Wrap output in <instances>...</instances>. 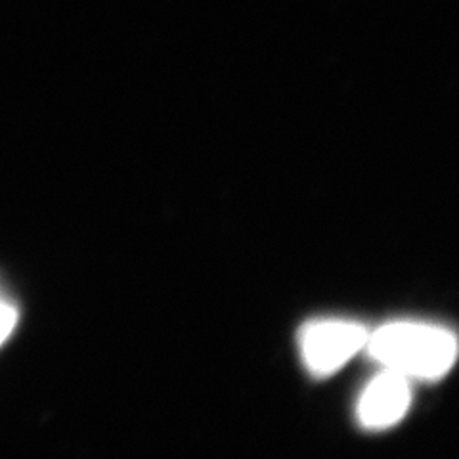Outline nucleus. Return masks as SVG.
<instances>
[{"instance_id": "4", "label": "nucleus", "mask_w": 459, "mask_h": 459, "mask_svg": "<svg viewBox=\"0 0 459 459\" xmlns=\"http://www.w3.org/2000/svg\"><path fill=\"white\" fill-rule=\"evenodd\" d=\"M18 325V310L10 300H6L0 295V347L6 342V339L12 335L13 329Z\"/></svg>"}, {"instance_id": "3", "label": "nucleus", "mask_w": 459, "mask_h": 459, "mask_svg": "<svg viewBox=\"0 0 459 459\" xmlns=\"http://www.w3.org/2000/svg\"><path fill=\"white\" fill-rule=\"evenodd\" d=\"M411 381L400 373L383 369L373 377L358 400L356 415L364 429L383 430L404 420L411 404Z\"/></svg>"}, {"instance_id": "1", "label": "nucleus", "mask_w": 459, "mask_h": 459, "mask_svg": "<svg viewBox=\"0 0 459 459\" xmlns=\"http://www.w3.org/2000/svg\"><path fill=\"white\" fill-rule=\"evenodd\" d=\"M368 354L406 379L435 381L446 376L457 358V339L438 325L394 322L368 335Z\"/></svg>"}, {"instance_id": "2", "label": "nucleus", "mask_w": 459, "mask_h": 459, "mask_svg": "<svg viewBox=\"0 0 459 459\" xmlns=\"http://www.w3.org/2000/svg\"><path fill=\"white\" fill-rule=\"evenodd\" d=\"M368 335V329L356 322H312L299 335L300 358L312 376L329 377L366 349Z\"/></svg>"}]
</instances>
